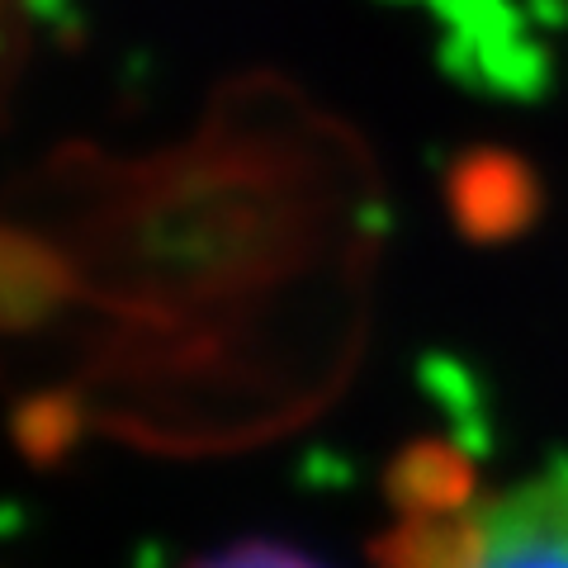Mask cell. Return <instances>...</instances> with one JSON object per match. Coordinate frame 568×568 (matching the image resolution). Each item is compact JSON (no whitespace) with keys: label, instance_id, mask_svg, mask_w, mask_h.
Masks as SVG:
<instances>
[{"label":"cell","instance_id":"3","mask_svg":"<svg viewBox=\"0 0 568 568\" xmlns=\"http://www.w3.org/2000/svg\"><path fill=\"white\" fill-rule=\"evenodd\" d=\"M194 568H317V564L298 559L294 549H280V545H237L213 559H200Z\"/></svg>","mask_w":568,"mask_h":568},{"label":"cell","instance_id":"1","mask_svg":"<svg viewBox=\"0 0 568 568\" xmlns=\"http://www.w3.org/2000/svg\"><path fill=\"white\" fill-rule=\"evenodd\" d=\"M465 568H568V465H549L474 511Z\"/></svg>","mask_w":568,"mask_h":568},{"label":"cell","instance_id":"2","mask_svg":"<svg viewBox=\"0 0 568 568\" xmlns=\"http://www.w3.org/2000/svg\"><path fill=\"white\" fill-rule=\"evenodd\" d=\"M450 204L465 233L507 237L530 223L536 213V175L521 156L503 148H478L459 156L450 171Z\"/></svg>","mask_w":568,"mask_h":568}]
</instances>
